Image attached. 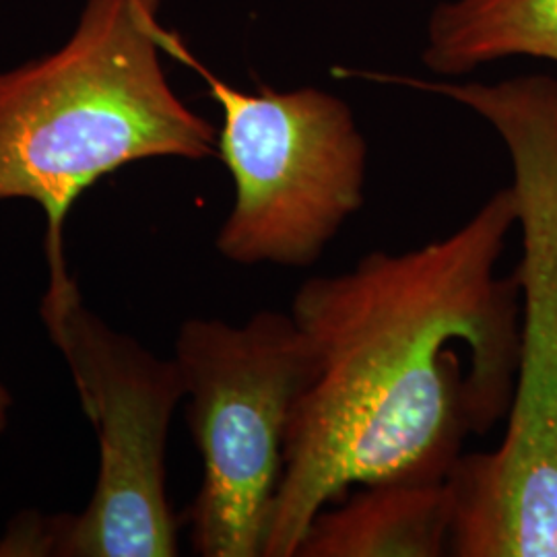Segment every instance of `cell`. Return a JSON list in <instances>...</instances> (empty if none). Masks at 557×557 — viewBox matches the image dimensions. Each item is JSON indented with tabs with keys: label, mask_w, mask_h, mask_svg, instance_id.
<instances>
[{
	"label": "cell",
	"mask_w": 557,
	"mask_h": 557,
	"mask_svg": "<svg viewBox=\"0 0 557 557\" xmlns=\"http://www.w3.org/2000/svg\"><path fill=\"white\" fill-rule=\"evenodd\" d=\"M515 225L508 186L444 238L299 285L292 317L317 370L289 421L262 557H296L354 485L448 479L467 438L508 419L522 301L496 267Z\"/></svg>",
	"instance_id": "1"
},
{
	"label": "cell",
	"mask_w": 557,
	"mask_h": 557,
	"mask_svg": "<svg viewBox=\"0 0 557 557\" xmlns=\"http://www.w3.org/2000/svg\"><path fill=\"white\" fill-rule=\"evenodd\" d=\"M160 0H87L57 54L0 75V200L38 202L48 273L66 269L64 223L101 176L149 158L218 156V131L172 91L160 50L178 38Z\"/></svg>",
	"instance_id": "2"
},
{
	"label": "cell",
	"mask_w": 557,
	"mask_h": 557,
	"mask_svg": "<svg viewBox=\"0 0 557 557\" xmlns=\"http://www.w3.org/2000/svg\"><path fill=\"white\" fill-rule=\"evenodd\" d=\"M372 79L438 94L494 126L512 161L522 259L520 359L506 432L492 453H465L448 475V556L557 557V79L438 83Z\"/></svg>",
	"instance_id": "3"
},
{
	"label": "cell",
	"mask_w": 557,
	"mask_h": 557,
	"mask_svg": "<svg viewBox=\"0 0 557 557\" xmlns=\"http://www.w3.org/2000/svg\"><path fill=\"white\" fill-rule=\"evenodd\" d=\"M41 319L96 425L100 473L79 517L20 520L0 554L176 556L178 524L165 492L168 434L184 398L176 361L106 326L85 308L69 271L50 273Z\"/></svg>",
	"instance_id": "4"
},
{
	"label": "cell",
	"mask_w": 557,
	"mask_h": 557,
	"mask_svg": "<svg viewBox=\"0 0 557 557\" xmlns=\"http://www.w3.org/2000/svg\"><path fill=\"white\" fill-rule=\"evenodd\" d=\"M174 361L202 458L193 547L205 557L264 556L289 421L317 370L312 345L292 312L262 310L242 326L182 322Z\"/></svg>",
	"instance_id": "5"
},
{
	"label": "cell",
	"mask_w": 557,
	"mask_h": 557,
	"mask_svg": "<svg viewBox=\"0 0 557 557\" xmlns=\"http://www.w3.org/2000/svg\"><path fill=\"white\" fill-rule=\"evenodd\" d=\"M207 77L221 106L218 156L236 197L215 246L236 264L314 267L363 207L368 143L345 101L317 87L244 94Z\"/></svg>",
	"instance_id": "6"
},
{
	"label": "cell",
	"mask_w": 557,
	"mask_h": 557,
	"mask_svg": "<svg viewBox=\"0 0 557 557\" xmlns=\"http://www.w3.org/2000/svg\"><path fill=\"white\" fill-rule=\"evenodd\" d=\"M448 479H386L322 508L296 557L448 556L453 531Z\"/></svg>",
	"instance_id": "7"
},
{
	"label": "cell",
	"mask_w": 557,
	"mask_h": 557,
	"mask_svg": "<svg viewBox=\"0 0 557 557\" xmlns=\"http://www.w3.org/2000/svg\"><path fill=\"white\" fill-rule=\"evenodd\" d=\"M508 57L557 62V0H446L428 23L421 59L446 77Z\"/></svg>",
	"instance_id": "8"
},
{
	"label": "cell",
	"mask_w": 557,
	"mask_h": 557,
	"mask_svg": "<svg viewBox=\"0 0 557 557\" xmlns=\"http://www.w3.org/2000/svg\"><path fill=\"white\" fill-rule=\"evenodd\" d=\"M9 407H11V395L4 388V384L0 382V434L7 428V419H9Z\"/></svg>",
	"instance_id": "9"
}]
</instances>
